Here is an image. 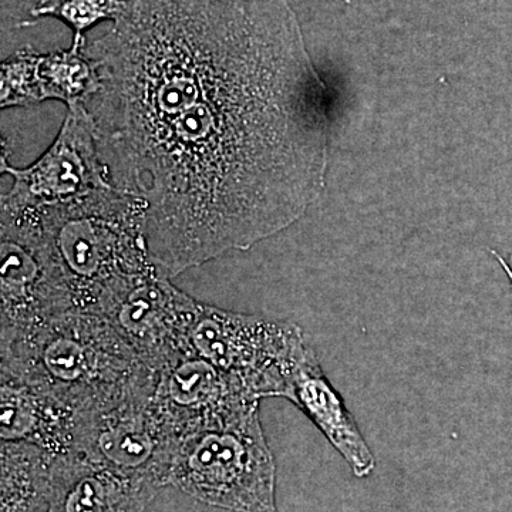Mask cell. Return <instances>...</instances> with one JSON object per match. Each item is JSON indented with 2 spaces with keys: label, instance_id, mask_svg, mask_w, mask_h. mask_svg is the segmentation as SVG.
Listing matches in <instances>:
<instances>
[{
  "label": "cell",
  "instance_id": "cell-1",
  "mask_svg": "<svg viewBox=\"0 0 512 512\" xmlns=\"http://www.w3.org/2000/svg\"><path fill=\"white\" fill-rule=\"evenodd\" d=\"M84 53L101 161L146 202L160 274L247 251L322 194L328 87L286 0H130Z\"/></svg>",
  "mask_w": 512,
  "mask_h": 512
},
{
  "label": "cell",
  "instance_id": "cell-2",
  "mask_svg": "<svg viewBox=\"0 0 512 512\" xmlns=\"http://www.w3.org/2000/svg\"><path fill=\"white\" fill-rule=\"evenodd\" d=\"M0 212L35 220L79 311L99 312L128 285L157 271L148 249L146 202L116 185L55 207Z\"/></svg>",
  "mask_w": 512,
  "mask_h": 512
},
{
  "label": "cell",
  "instance_id": "cell-3",
  "mask_svg": "<svg viewBox=\"0 0 512 512\" xmlns=\"http://www.w3.org/2000/svg\"><path fill=\"white\" fill-rule=\"evenodd\" d=\"M0 372L46 390L76 413L110 402L156 376L109 320L72 309L0 345Z\"/></svg>",
  "mask_w": 512,
  "mask_h": 512
},
{
  "label": "cell",
  "instance_id": "cell-4",
  "mask_svg": "<svg viewBox=\"0 0 512 512\" xmlns=\"http://www.w3.org/2000/svg\"><path fill=\"white\" fill-rule=\"evenodd\" d=\"M170 484L212 507L279 512L275 458L259 419V403L181 437Z\"/></svg>",
  "mask_w": 512,
  "mask_h": 512
},
{
  "label": "cell",
  "instance_id": "cell-5",
  "mask_svg": "<svg viewBox=\"0 0 512 512\" xmlns=\"http://www.w3.org/2000/svg\"><path fill=\"white\" fill-rule=\"evenodd\" d=\"M157 373V372H156ZM156 376L76 414L72 451L92 463L164 488L178 439L154 400Z\"/></svg>",
  "mask_w": 512,
  "mask_h": 512
},
{
  "label": "cell",
  "instance_id": "cell-6",
  "mask_svg": "<svg viewBox=\"0 0 512 512\" xmlns=\"http://www.w3.org/2000/svg\"><path fill=\"white\" fill-rule=\"evenodd\" d=\"M305 343L295 323L242 315L202 302L190 333L192 352L237 379L258 400L281 397Z\"/></svg>",
  "mask_w": 512,
  "mask_h": 512
},
{
  "label": "cell",
  "instance_id": "cell-7",
  "mask_svg": "<svg viewBox=\"0 0 512 512\" xmlns=\"http://www.w3.org/2000/svg\"><path fill=\"white\" fill-rule=\"evenodd\" d=\"M72 309V295L35 220L0 212V345Z\"/></svg>",
  "mask_w": 512,
  "mask_h": 512
},
{
  "label": "cell",
  "instance_id": "cell-8",
  "mask_svg": "<svg viewBox=\"0 0 512 512\" xmlns=\"http://www.w3.org/2000/svg\"><path fill=\"white\" fill-rule=\"evenodd\" d=\"M0 171L13 180L0 198V211L42 210L114 185L101 161L92 116L84 103L67 106L55 143L36 163L12 167L3 150Z\"/></svg>",
  "mask_w": 512,
  "mask_h": 512
},
{
  "label": "cell",
  "instance_id": "cell-9",
  "mask_svg": "<svg viewBox=\"0 0 512 512\" xmlns=\"http://www.w3.org/2000/svg\"><path fill=\"white\" fill-rule=\"evenodd\" d=\"M200 305L156 271L128 285L97 313L109 320L144 365L158 372L192 352L190 333Z\"/></svg>",
  "mask_w": 512,
  "mask_h": 512
},
{
  "label": "cell",
  "instance_id": "cell-10",
  "mask_svg": "<svg viewBox=\"0 0 512 512\" xmlns=\"http://www.w3.org/2000/svg\"><path fill=\"white\" fill-rule=\"evenodd\" d=\"M154 400L178 439L261 402L237 379L194 352L158 370Z\"/></svg>",
  "mask_w": 512,
  "mask_h": 512
},
{
  "label": "cell",
  "instance_id": "cell-11",
  "mask_svg": "<svg viewBox=\"0 0 512 512\" xmlns=\"http://www.w3.org/2000/svg\"><path fill=\"white\" fill-rule=\"evenodd\" d=\"M281 397L295 404L322 431L356 477L365 478L375 470V456L357 427L355 417L329 382L315 350L308 343L299 350Z\"/></svg>",
  "mask_w": 512,
  "mask_h": 512
},
{
  "label": "cell",
  "instance_id": "cell-12",
  "mask_svg": "<svg viewBox=\"0 0 512 512\" xmlns=\"http://www.w3.org/2000/svg\"><path fill=\"white\" fill-rule=\"evenodd\" d=\"M99 77L84 50L40 55L25 47L2 63L0 101L2 109L33 106L46 100H59L67 106L86 103L97 92Z\"/></svg>",
  "mask_w": 512,
  "mask_h": 512
},
{
  "label": "cell",
  "instance_id": "cell-13",
  "mask_svg": "<svg viewBox=\"0 0 512 512\" xmlns=\"http://www.w3.org/2000/svg\"><path fill=\"white\" fill-rule=\"evenodd\" d=\"M160 491L69 451L53 466L49 512H143Z\"/></svg>",
  "mask_w": 512,
  "mask_h": 512
},
{
  "label": "cell",
  "instance_id": "cell-14",
  "mask_svg": "<svg viewBox=\"0 0 512 512\" xmlns=\"http://www.w3.org/2000/svg\"><path fill=\"white\" fill-rule=\"evenodd\" d=\"M76 412L23 377L0 372V439L29 441L60 456L72 451Z\"/></svg>",
  "mask_w": 512,
  "mask_h": 512
},
{
  "label": "cell",
  "instance_id": "cell-15",
  "mask_svg": "<svg viewBox=\"0 0 512 512\" xmlns=\"http://www.w3.org/2000/svg\"><path fill=\"white\" fill-rule=\"evenodd\" d=\"M56 457L29 441H2V512H49Z\"/></svg>",
  "mask_w": 512,
  "mask_h": 512
},
{
  "label": "cell",
  "instance_id": "cell-16",
  "mask_svg": "<svg viewBox=\"0 0 512 512\" xmlns=\"http://www.w3.org/2000/svg\"><path fill=\"white\" fill-rule=\"evenodd\" d=\"M130 6V0H39L30 16L35 19L62 20L73 30V50L86 49L84 33L104 20H119Z\"/></svg>",
  "mask_w": 512,
  "mask_h": 512
},
{
  "label": "cell",
  "instance_id": "cell-17",
  "mask_svg": "<svg viewBox=\"0 0 512 512\" xmlns=\"http://www.w3.org/2000/svg\"><path fill=\"white\" fill-rule=\"evenodd\" d=\"M490 252H491V255H493L494 258L497 259L498 264L501 265V268L504 269L505 275H507L508 281H510V286H511V289H512V269H511V266L508 265V262L505 261L503 256L498 254V252H495L494 249H490Z\"/></svg>",
  "mask_w": 512,
  "mask_h": 512
}]
</instances>
